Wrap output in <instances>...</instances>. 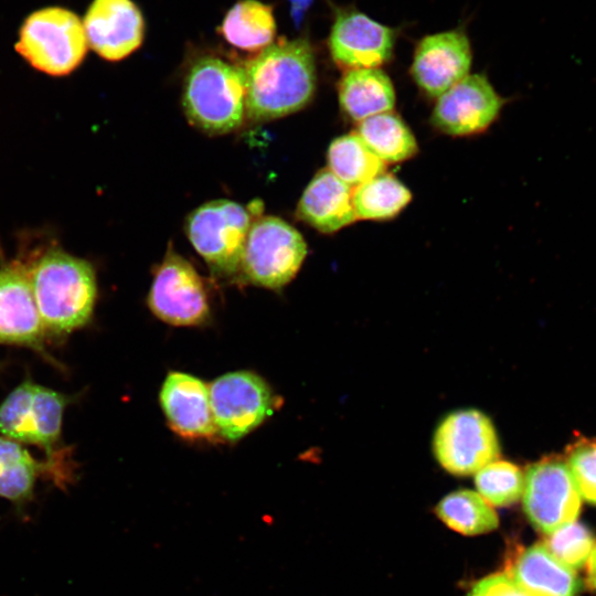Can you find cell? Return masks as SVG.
I'll use <instances>...</instances> for the list:
<instances>
[{
	"mask_svg": "<svg viewBox=\"0 0 596 596\" xmlns=\"http://www.w3.org/2000/svg\"><path fill=\"white\" fill-rule=\"evenodd\" d=\"M243 70L246 116L252 120H270L298 111L315 94V55L302 39L269 44Z\"/></svg>",
	"mask_w": 596,
	"mask_h": 596,
	"instance_id": "6da1fadb",
	"label": "cell"
},
{
	"mask_svg": "<svg viewBox=\"0 0 596 596\" xmlns=\"http://www.w3.org/2000/svg\"><path fill=\"white\" fill-rule=\"evenodd\" d=\"M29 278L46 337H62L85 326L97 298L92 265L51 247L29 264Z\"/></svg>",
	"mask_w": 596,
	"mask_h": 596,
	"instance_id": "7a4b0ae2",
	"label": "cell"
},
{
	"mask_svg": "<svg viewBox=\"0 0 596 596\" xmlns=\"http://www.w3.org/2000/svg\"><path fill=\"white\" fill-rule=\"evenodd\" d=\"M183 107L189 121L207 134L238 128L246 116L244 70L213 56L196 60L185 77Z\"/></svg>",
	"mask_w": 596,
	"mask_h": 596,
	"instance_id": "3957f363",
	"label": "cell"
},
{
	"mask_svg": "<svg viewBox=\"0 0 596 596\" xmlns=\"http://www.w3.org/2000/svg\"><path fill=\"white\" fill-rule=\"evenodd\" d=\"M88 49L83 21L71 10L46 7L23 21L17 52L35 70L52 76L72 73Z\"/></svg>",
	"mask_w": 596,
	"mask_h": 596,
	"instance_id": "277c9868",
	"label": "cell"
},
{
	"mask_svg": "<svg viewBox=\"0 0 596 596\" xmlns=\"http://www.w3.org/2000/svg\"><path fill=\"white\" fill-rule=\"evenodd\" d=\"M258 210L221 199L201 205L188 216L187 235L213 272L233 275L241 269L248 231Z\"/></svg>",
	"mask_w": 596,
	"mask_h": 596,
	"instance_id": "5b68a950",
	"label": "cell"
},
{
	"mask_svg": "<svg viewBox=\"0 0 596 596\" xmlns=\"http://www.w3.org/2000/svg\"><path fill=\"white\" fill-rule=\"evenodd\" d=\"M306 255V242L294 226L276 216H262L249 227L241 269L251 284L279 289L295 277Z\"/></svg>",
	"mask_w": 596,
	"mask_h": 596,
	"instance_id": "8992f818",
	"label": "cell"
},
{
	"mask_svg": "<svg viewBox=\"0 0 596 596\" xmlns=\"http://www.w3.org/2000/svg\"><path fill=\"white\" fill-rule=\"evenodd\" d=\"M522 500L529 521L545 535L576 521L582 504L567 464L556 457L544 458L528 468Z\"/></svg>",
	"mask_w": 596,
	"mask_h": 596,
	"instance_id": "52a82bcc",
	"label": "cell"
},
{
	"mask_svg": "<svg viewBox=\"0 0 596 596\" xmlns=\"http://www.w3.org/2000/svg\"><path fill=\"white\" fill-rule=\"evenodd\" d=\"M433 449L439 465L456 476L476 473L500 454L492 422L477 409L448 414L435 430Z\"/></svg>",
	"mask_w": 596,
	"mask_h": 596,
	"instance_id": "ba28073f",
	"label": "cell"
},
{
	"mask_svg": "<svg viewBox=\"0 0 596 596\" xmlns=\"http://www.w3.org/2000/svg\"><path fill=\"white\" fill-rule=\"evenodd\" d=\"M148 306L160 320L173 326H202L211 315L202 277L172 249L155 272Z\"/></svg>",
	"mask_w": 596,
	"mask_h": 596,
	"instance_id": "9c48e42d",
	"label": "cell"
},
{
	"mask_svg": "<svg viewBox=\"0 0 596 596\" xmlns=\"http://www.w3.org/2000/svg\"><path fill=\"white\" fill-rule=\"evenodd\" d=\"M210 400L217 432L232 441L258 427L275 405L268 384L249 371L230 372L215 379L210 386Z\"/></svg>",
	"mask_w": 596,
	"mask_h": 596,
	"instance_id": "30bf717a",
	"label": "cell"
},
{
	"mask_svg": "<svg viewBox=\"0 0 596 596\" xmlns=\"http://www.w3.org/2000/svg\"><path fill=\"white\" fill-rule=\"evenodd\" d=\"M394 42L393 29L354 8H347L337 12L328 44L338 65L354 70L377 68L386 63Z\"/></svg>",
	"mask_w": 596,
	"mask_h": 596,
	"instance_id": "8fae6325",
	"label": "cell"
},
{
	"mask_svg": "<svg viewBox=\"0 0 596 596\" xmlns=\"http://www.w3.org/2000/svg\"><path fill=\"white\" fill-rule=\"evenodd\" d=\"M503 99L489 81L467 75L438 96L432 121L451 136H468L485 130L499 115Z\"/></svg>",
	"mask_w": 596,
	"mask_h": 596,
	"instance_id": "7c38bea8",
	"label": "cell"
},
{
	"mask_svg": "<svg viewBox=\"0 0 596 596\" xmlns=\"http://www.w3.org/2000/svg\"><path fill=\"white\" fill-rule=\"evenodd\" d=\"M45 338L29 265L13 260L0 269V343L28 347L46 355Z\"/></svg>",
	"mask_w": 596,
	"mask_h": 596,
	"instance_id": "4fadbf2b",
	"label": "cell"
},
{
	"mask_svg": "<svg viewBox=\"0 0 596 596\" xmlns=\"http://www.w3.org/2000/svg\"><path fill=\"white\" fill-rule=\"evenodd\" d=\"M83 26L88 47L107 61L127 57L143 40V18L131 0H94Z\"/></svg>",
	"mask_w": 596,
	"mask_h": 596,
	"instance_id": "5bb4252c",
	"label": "cell"
},
{
	"mask_svg": "<svg viewBox=\"0 0 596 596\" xmlns=\"http://www.w3.org/2000/svg\"><path fill=\"white\" fill-rule=\"evenodd\" d=\"M471 57L470 43L462 31L434 33L418 42L411 72L423 91L438 97L468 75Z\"/></svg>",
	"mask_w": 596,
	"mask_h": 596,
	"instance_id": "9a60e30c",
	"label": "cell"
},
{
	"mask_svg": "<svg viewBox=\"0 0 596 596\" xmlns=\"http://www.w3.org/2000/svg\"><path fill=\"white\" fill-rule=\"evenodd\" d=\"M160 405L169 426L185 438H210L216 433L210 389L191 374L170 372L160 390Z\"/></svg>",
	"mask_w": 596,
	"mask_h": 596,
	"instance_id": "2e32d148",
	"label": "cell"
},
{
	"mask_svg": "<svg viewBox=\"0 0 596 596\" xmlns=\"http://www.w3.org/2000/svg\"><path fill=\"white\" fill-rule=\"evenodd\" d=\"M526 596H578L581 582L573 568L556 558L544 544L523 549L508 573Z\"/></svg>",
	"mask_w": 596,
	"mask_h": 596,
	"instance_id": "e0dca14e",
	"label": "cell"
},
{
	"mask_svg": "<svg viewBox=\"0 0 596 596\" xmlns=\"http://www.w3.org/2000/svg\"><path fill=\"white\" fill-rule=\"evenodd\" d=\"M298 216L322 233H333L355 221L352 188L329 169L319 171L305 189Z\"/></svg>",
	"mask_w": 596,
	"mask_h": 596,
	"instance_id": "ac0fdd59",
	"label": "cell"
},
{
	"mask_svg": "<svg viewBox=\"0 0 596 596\" xmlns=\"http://www.w3.org/2000/svg\"><path fill=\"white\" fill-rule=\"evenodd\" d=\"M70 402V396L34 383L32 413L38 446L45 450L52 479L61 487L71 480V472L65 468L66 455L61 447L63 414Z\"/></svg>",
	"mask_w": 596,
	"mask_h": 596,
	"instance_id": "d6986e66",
	"label": "cell"
},
{
	"mask_svg": "<svg viewBox=\"0 0 596 596\" xmlns=\"http://www.w3.org/2000/svg\"><path fill=\"white\" fill-rule=\"evenodd\" d=\"M338 91L342 109L358 121L391 111L395 105L393 84L380 68L348 70Z\"/></svg>",
	"mask_w": 596,
	"mask_h": 596,
	"instance_id": "ffe728a7",
	"label": "cell"
},
{
	"mask_svg": "<svg viewBox=\"0 0 596 596\" xmlns=\"http://www.w3.org/2000/svg\"><path fill=\"white\" fill-rule=\"evenodd\" d=\"M52 471L46 462L38 461L22 444L0 436V497L18 507L25 504L33 496L39 475Z\"/></svg>",
	"mask_w": 596,
	"mask_h": 596,
	"instance_id": "44dd1931",
	"label": "cell"
},
{
	"mask_svg": "<svg viewBox=\"0 0 596 596\" xmlns=\"http://www.w3.org/2000/svg\"><path fill=\"white\" fill-rule=\"evenodd\" d=\"M221 32L230 44L241 50L265 49L276 33L273 10L258 0L238 1L223 19Z\"/></svg>",
	"mask_w": 596,
	"mask_h": 596,
	"instance_id": "7402d4cb",
	"label": "cell"
},
{
	"mask_svg": "<svg viewBox=\"0 0 596 596\" xmlns=\"http://www.w3.org/2000/svg\"><path fill=\"white\" fill-rule=\"evenodd\" d=\"M383 162H401L417 151L411 129L395 114L387 111L360 121L356 132Z\"/></svg>",
	"mask_w": 596,
	"mask_h": 596,
	"instance_id": "603a6c76",
	"label": "cell"
},
{
	"mask_svg": "<svg viewBox=\"0 0 596 596\" xmlns=\"http://www.w3.org/2000/svg\"><path fill=\"white\" fill-rule=\"evenodd\" d=\"M437 517L450 529L464 535H478L498 526L492 505L478 492L462 489L450 492L436 505Z\"/></svg>",
	"mask_w": 596,
	"mask_h": 596,
	"instance_id": "cb8c5ba5",
	"label": "cell"
},
{
	"mask_svg": "<svg viewBox=\"0 0 596 596\" xmlns=\"http://www.w3.org/2000/svg\"><path fill=\"white\" fill-rule=\"evenodd\" d=\"M329 170L351 188H355L385 170L383 162L356 132L334 139L328 150Z\"/></svg>",
	"mask_w": 596,
	"mask_h": 596,
	"instance_id": "d4e9b609",
	"label": "cell"
},
{
	"mask_svg": "<svg viewBox=\"0 0 596 596\" xmlns=\"http://www.w3.org/2000/svg\"><path fill=\"white\" fill-rule=\"evenodd\" d=\"M409 190L391 174H380L352 190L356 217L385 220L398 214L411 201Z\"/></svg>",
	"mask_w": 596,
	"mask_h": 596,
	"instance_id": "484cf974",
	"label": "cell"
},
{
	"mask_svg": "<svg viewBox=\"0 0 596 596\" xmlns=\"http://www.w3.org/2000/svg\"><path fill=\"white\" fill-rule=\"evenodd\" d=\"M475 485L488 503L505 507L521 497L524 476L517 465L496 459L475 473Z\"/></svg>",
	"mask_w": 596,
	"mask_h": 596,
	"instance_id": "4316f807",
	"label": "cell"
},
{
	"mask_svg": "<svg viewBox=\"0 0 596 596\" xmlns=\"http://www.w3.org/2000/svg\"><path fill=\"white\" fill-rule=\"evenodd\" d=\"M34 383L25 379L0 405V433L20 444L38 445L32 413Z\"/></svg>",
	"mask_w": 596,
	"mask_h": 596,
	"instance_id": "83f0119b",
	"label": "cell"
},
{
	"mask_svg": "<svg viewBox=\"0 0 596 596\" xmlns=\"http://www.w3.org/2000/svg\"><path fill=\"white\" fill-rule=\"evenodd\" d=\"M544 545L561 562L577 570L586 563L595 541L584 525L574 521L547 534Z\"/></svg>",
	"mask_w": 596,
	"mask_h": 596,
	"instance_id": "f1b7e54d",
	"label": "cell"
},
{
	"mask_svg": "<svg viewBox=\"0 0 596 596\" xmlns=\"http://www.w3.org/2000/svg\"><path fill=\"white\" fill-rule=\"evenodd\" d=\"M567 466L581 496L596 504V438L573 444L567 451Z\"/></svg>",
	"mask_w": 596,
	"mask_h": 596,
	"instance_id": "f546056e",
	"label": "cell"
},
{
	"mask_svg": "<svg viewBox=\"0 0 596 596\" xmlns=\"http://www.w3.org/2000/svg\"><path fill=\"white\" fill-rule=\"evenodd\" d=\"M467 596H526L507 573H497L478 581Z\"/></svg>",
	"mask_w": 596,
	"mask_h": 596,
	"instance_id": "4dcf8cb0",
	"label": "cell"
},
{
	"mask_svg": "<svg viewBox=\"0 0 596 596\" xmlns=\"http://www.w3.org/2000/svg\"><path fill=\"white\" fill-rule=\"evenodd\" d=\"M587 584L596 589V545L593 547L587 561Z\"/></svg>",
	"mask_w": 596,
	"mask_h": 596,
	"instance_id": "1f68e13d",
	"label": "cell"
}]
</instances>
